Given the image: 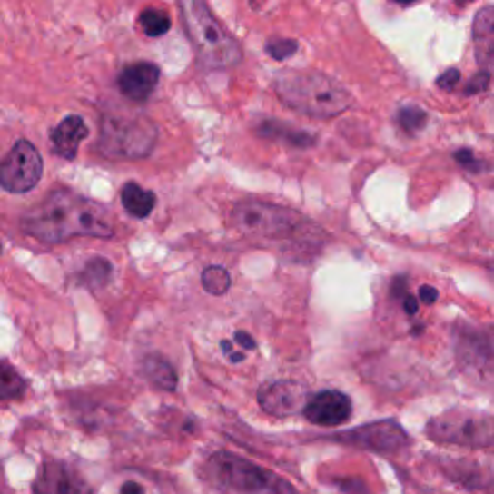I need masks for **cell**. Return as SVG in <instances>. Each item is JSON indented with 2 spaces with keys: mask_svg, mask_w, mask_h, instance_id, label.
Returning <instances> with one entry per match:
<instances>
[{
  "mask_svg": "<svg viewBox=\"0 0 494 494\" xmlns=\"http://www.w3.org/2000/svg\"><path fill=\"white\" fill-rule=\"evenodd\" d=\"M228 360H230L232 363H240V361H243V360H245V355H243V353H240V351H232V353L228 355Z\"/></svg>",
  "mask_w": 494,
  "mask_h": 494,
  "instance_id": "34",
  "label": "cell"
},
{
  "mask_svg": "<svg viewBox=\"0 0 494 494\" xmlns=\"http://www.w3.org/2000/svg\"><path fill=\"white\" fill-rule=\"evenodd\" d=\"M458 367L469 380L494 389V329L459 327L454 332Z\"/></svg>",
  "mask_w": 494,
  "mask_h": 494,
  "instance_id": "8",
  "label": "cell"
},
{
  "mask_svg": "<svg viewBox=\"0 0 494 494\" xmlns=\"http://www.w3.org/2000/svg\"><path fill=\"white\" fill-rule=\"evenodd\" d=\"M303 415L315 425L338 427L351 417V400L340 390H322L307 400Z\"/></svg>",
  "mask_w": 494,
  "mask_h": 494,
  "instance_id": "13",
  "label": "cell"
},
{
  "mask_svg": "<svg viewBox=\"0 0 494 494\" xmlns=\"http://www.w3.org/2000/svg\"><path fill=\"white\" fill-rule=\"evenodd\" d=\"M120 494H143V489H142V485H137L133 481H128V483L122 485Z\"/></svg>",
  "mask_w": 494,
  "mask_h": 494,
  "instance_id": "33",
  "label": "cell"
},
{
  "mask_svg": "<svg viewBox=\"0 0 494 494\" xmlns=\"http://www.w3.org/2000/svg\"><path fill=\"white\" fill-rule=\"evenodd\" d=\"M157 135V126L147 116L114 108L106 111L101 120L97 147L106 159L137 161L149 157Z\"/></svg>",
  "mask_w": 494,
  "mask_h": 494,
  "instance_id": "5",
  "label": "cell"
},
{
  "mask_svg": "<svg viewBox=\"0 0 494 494\" xmlns=\"http://www.w3.org/2000/svg\"><path fill=\"white\" fill-rule=\"evenodd\" d=\"M392 3H396V5H404V6H408V5H415V3H420V0H392Z\"/></svg>",
  "mask_w": 494,
  "mask_h": 494,
  "instance_id": "36",
  "label": "cell"
},
{
  "mask_svg": "<svg viewBox=\"0 0 494 494\" xmlns=\"http://www.w3.org/2000/svg\"><path fill=\"white\" fill-rule=\"evenodd\" d=\"M234 338H236V342L240 344V348H243V350H255L257 348L255 340L250 334H247V332H243V331H238Z\"/></svg>",
  "mask_w": 494,
  "mask_h": 494,
  "instance_id": "31",
  "label": "cell"
},
{
  "mask_svg": "<svg viewBox=\"0 0 494 494\" xmlns=\"http://www.w3.org/2000/svg\"><path fill=\"white\" fill-rule=\"evenodd\" d=\"M143 373L154 386H157V389L166 390V392L176 390V386H178L176 369L166 358H163V355H159V353L147 355V358L143 360Z\"/></svg>",
  "mask_w": 494,
  "mask_h": 494,
  "instance_id": "18",
  "label": "cell"
},
{
  "mask_svg": "<svg viewBox=\"0 0 494 494\" xmlns=\"http://www.w3.org/2000/svg\"><path fill=\"white\" fill-rule=\"evenodd\" d=\"M207 479L221 489L240 494H298L286 479L232 452H216L205 466Z\"/></svg>",
  "mask_w": 494,
  "mask_h": 494,
  "instance_id": "6",
  "label": "cell"
},
{
  "mask_svg": "<svg viewBox=\"0 0 494 494\" xmlns=\"http://www.w3.org/2000/svg\"><path fill=\"white\" fill-rule=\"evenodd\" d=\"M178 6L201 64L209 70H230L240 64V43L216 20L207 0H178Z\"/></svg>",
  "mask_w": 494,
  "mask_h": 494,
  "instance_id": "4",
  "label": "cell"
},
{
  "mask_svg": "<svg viewBox=\"0 0 494 494\" xmlns=\"http://www.w3.org/2000/svg\"><path fill=\"white\" fill-rule=\"evenodd\" d=\"M489 271H490V272H494V261H490V262H489Z\"/></svg>",
  "mask_w": 494,
  "mask_h": 494,
  "instance_id": "37",
  "label": "cell"
},
{
  "mask_svg": "<svg viewBox=\"0 0 494 494\" xmlns=\"http://www.w3.org/2000/svg\"><path fill=\"white\" fill-rule=\"evenodd\" d=\"M298 43L291 41V39H276V41H271L269 46H267V53L274 58V60H286L290 56H293L298 53Z\"/></svg>",
  "mask_w": 494,
  "mask_h": 494,
  "instance_id": "25",
  "label": "cell"
},
{
  "mask_svg": "<svg viewBox=\"0 0 494 494\" xmlns=\"http://www.w3.org/2000/svg\"><path fill=\"white\" fill-rule=\"evenodd\" d=\"M89 135V130L82 116L72 114L62 120L58 126L51 132V145L58 157L74 161L84 139Z\"/></svg>",
  "mask_w": 494,
  "mask_h": 494,
  "instance_id": "16",
  "label": "cell"
},
{
  "mask_svg": "<svg viewBox=\"0 0 494 494\" xmlns=\"http://www.w3.org/2000/svg\"><path fill=\"white\" fill-rule=\"evenodd\" d=\"M259 135L271 137V139H284V142H288L290 145L301 147V149L315 145V135L307 133V132L290 130L288 126L284 128L282 122H274V120H267L265 124H261V126H259Z\"/></svg>",
  "mask_w": 494,
  "mask_h": 494,
  "instance_id": "19",
  "label": "cell"
},
{
  "mask_svg": "<svg viewBox=\"0 0 494 494\" xmlns=\"http://www.w3.org/2000/svg\"><path fill=\"white\" fill-rule=\"evenodd\" d=\"M43 176V159L35 145L20 139L0 163V185L10 193H27Z\"/></svg>",
  "mask_w": 494,
  "mask_h": 494,
  "instance_id": "9",
  "label": "cell"
},
{
  "mask_svg": "<svg viewBox=\"0 0 494 494\" xmlns=\"http://www.w3.org/2000/svg\"><path fill=\"white\" fill-rule=\"evenodd\" d=\"M259 406L274 417H286L303 411L307 404V389L296 380H274L261 386Z\"/></svg>",
  "mask_w": 494,
  "mask_h": 494,
  "instance_id": "12",
  "label": "cell"
},
{
  "mask_svg": "<svg viewBox=\"0 0 494 494\" xmlns=\"http://www.w3.org/2000/svg\"><path fill=\"white\" fill-rule=\"evenodd\" d=\"M35 494H93V489L66 461L46 459L34 483Z\"/></svg>",
  "mask_w": 494,
  "mask_h": 494,
  "instance_id": "11",
  "label": "cell"
},
{
  "mask_svg": "<svg viewBox=\"0 0 494 494\" xmlns=\"http://www.w3.org/2000/svg\"><path fill=\"white\" fill-rule=\"evenodd\" d=\"M454 159L466 168L469 170V173H479V168H481V164H479V161L475 159V154L469 151V149H459L454 153Z\"/></svg>",
  "mask_w": 494,
  "mask_h": 494,
  "instance_id": "26",
  "label": "cell"
},
{
  "mask_svg": "<svg viewBox=\"0 0 494 494\" xmlns=\"http://www.w3.org/2000/svg\"><path fill=\"white\" fill-rule=\"evenodd\" d=\"M22 226L25 234L44 243H60L72 238H113V214L97 201L68 188H58L39 205L25 212Z\"/></svg>",
  "mask_w": 494,
  "mask_h": 494,
  "instance_id": "1",
  "label": "cell"
},
{
  "mask_svg": "<svg viewBox=\"0 0 494 494\" xmlns=\"http://www.w3.org/2000/svg\"><path fill=\"white\" fill-rule=\"evenodd\" d=\"M331 440L358 446V448H363V450L379 452V454H396L401 450V448H406L410 442L406 430L392 420L375 421L363 427H355L344 432H338V435L331 437Z\"/></svg>",
  "mask_w": 494,
  "mask_h": 494,
  "instance_id": "10",
  "label": "cell"
},
{
  "mask_svg": "<svg viewBox=\"0 0 494 494\" xmlns=\"http://www.w3.org/2000/svg\"><path fill=\"white\" fill-rule=\"evenodd\" d=\"M120 199H122L124 209H126V212L133 216V219H147L154 209V203H157L154 193L149 190H143L142 185L135 182H128L126 185H124Z\"/></svg>",
  "mask_w": 494,
  "mask_h": 494,
  "instance_id": "17",
  "label": "cell"
},
{
  "mask_svg": "<svg viewBox=\"0 0 494 494\" xmlns=\"http://www.w3.org/2000/svg\"><path fill=\"white\" fill-rule=\"evenodd\" d=\"M489 80H490V74H487V72L481 70V74H477V75L473 77V80L468 84L466 93H468V95H475V93L485 91L487 85H489Z\"/></svg>",
  "mask_w": 494,
  "mask_h": 494,
  "instance_id": "28",
  "label": "cell"
},
{
  "mask_svg": "<svg viewBox=\"0 0 494 494\" xmlns=\"http://www.w3.org/2000/svg\"><path fill=\"white\" fill-rule=\"evenodd\" d=\"M201 284H203V290L211 296H224L232 286V278L224 267L211 265L201 272Z\"/></svg>",
  "mask_w": 494,
  "mask_h": 494,
  "instance_id": "22",
  "label": "cell"
},
{
  "mask_svg": "<svg viewBox=\"0 0 494 494\" xmlns=\"http://www.w3.org/2000/svg\"><path fill=\"white\" fill-rule=\"evenodd\" d=\"M0 252H3V245H0Z\"/></svg>",
  "mask_w": 494,
  "mask_h": 494,
  "instance_id": "39",
  "label": "cell"
},
{
  "mask_svg": "<svg viewBox=\"0 0 494 494\" xmlns=\"http://www.w3.org/2000/svg\"><path fill=\"white\" fill-rule=\"evenodd\" d=\"M221 348H222V351H224L226 355H230V353H232V342H228V340H222V342H221Z\"/></svg>",
  "mask_w": 494,
  "mask_h": 494,
  "instance_id": "35",
  "label": "cell"
},
{
  "mask_svg": "<svg viewBox=\"0 0 494 494\" xmlns=\"http://www.w3.org/2000/svg\"><path fill=\"white\" fill-rule=\"evenodd\" d=\"M232 222L247 238L282 245L288 255L313 257L327 242L324 232L298 211L265 201H242L232 211Z\"/></svg>",
  "mask_w": 494,
  "mask_h": 494,
  "instance_id": "2",
  "label": "cell"
},
{
  "mask_svg": "<svg viewBox=\"0 0 494 494\" xmlns=\"http://www.w3.org/2000/svg\"><path fill=\"white\" fill-rule=\"evenodd\" d=\"M458 3H469V0H458Z\"/></svg>",
  "mask_w": 494,
  "mask_h": 494,
  "instance_id": "38",
  "label": "cell"
},
{
  "mask_svg": "<svg viewBox=\"0 0 494 494\" xmlns=\"http://www.w3.org/2000/svg\"><path fill=\"white\" fill-rule=\"evenodd\" d=\"M392 296L396 300H404L408 296V281L406 276H398L392 282Z\"/></svg>",
  "mask_w": 494,
  "mask_h": 494,
  "instance_id": "29",
  "label": "cell"
},
{
  "mask_svg": "<svg viewBox=\"0 0 494 494\" xmlns=\"http://www.w3.org/2000/svg\"><path fill=\"white\" fill-rule=\"evenodd\" d=\"M25 389L27 384L18 370L8 363H0V400L22 398Z\"/></svg>",
  "mask_w": 494,
  "mask_h": 494,
  "instance_id": "20",
  "label": "cell"
},
{
  "mask_svg": "<svg viewBox=\"0 0 494 494\" xmlns=\"http://www.w3.org/2000/svg\"><path fill=\"white\" fill-rule=\"evenodd\" d=\"M427 437L463 448L494 446V417L475 410H448L429 421Z\"/></svg>",
  "mask_w": 494,
  "mask_h": 494,
  "instance_id": "7",
  "label": "cell"
},
{
  "mask_svg": "<svg viewBox=\"0 0 494 494\" xmlns=\"http://www.w3.org/2000/svg\"><path fill=\"white\" fill-rule=\"evenodd\" d=\"M401 303H404V311L410 317L417 315V311H420V301H417L413 296H410V293H408V296L404 298V301H401Z\"/></svg>",
  "mask_w": 494,
  "mask_h": 494,
  "instance_id": "32",
  "label": "cell"
},
{
  "mask_svg": "<svg viewBox=\"0 0 494 494\" xmlns=\"http://www.w3.org/2000/svg\"><path fill=\"white\" fill-rule=\"evenodd\" d=\"M137 24L142 25L143 34L149 37H163L166 31L170 29V18L168 14L163 10H154V8H147L142 14H139Z\"/></svg>",
  "mask_w": 494,
  "mask_h": 494,
  "instance_id": "23",
  "label": "cell"
},
{
  "mask_svg": "<svg viewBox=\"0 0 494 494\" xmlns=\"http://www.w3.org/2000/svg\"><path fill=\"white\" fill-rule=\"evenodd\" d=\"M459 82V70L456 68H448L446 72L440 74V77L437 80V85L444 91H452L456 87V84Z\"/></svg>",
  "mask_w": 494,
  "mask_h": 494,
  "instance_id": "27",
  "label": "cell"
},
{
  "mask_svg": "<svg viewBox=\"0 0 494 494\" xmlns=\"http://www.w3.org/2000/svg\"><path fill=\"white\" fill-rule=\"evenodd\" d=\"M437 298H439L437 288H432V286H421V288H420V300H421L423 303L432 305V303L437 301Z\"/></svg>",
  "mask_w": 494,
  "mask_h": 494,
  "instance_id": "30",
  "label": "cell"
},
{
  "mask_svg": "<svg viewBox=\"0 0 494 494\" xmlns=\"http://www.w3.org/2000/svg\"><path fill=\"white\" fill-rule=\"evenodd\" d=\"M475 58L483 72L494 74V6L477 12L473 22Z\"/></svg>",
  "mask_w": 494,
  "mask_h": 494,
  "instance_id": "15",
  "label": "cell"
},
{
  "mask_svg": "<svg viewBox=\"0 0 494 494\" xmlns=\"http://www.w3.org/2000/svg\"><path fill=\"white\" fill-rule=\"evenodd\" d=\"M274 91L288 108L307 118L332 120L351 106V93L332 77L313 70H284L274 77Z\"/></svg>",
  "mask_w": 494,
  "mask_h": 494,
  "instance_id": "3",
  "label": "cell"
},
{
  "mask_svg": "<svg viewBox=\"0 0 494 494\" xmlns=\"http://www.w3.org/2000/svg\"><path fill=\"white\" fill-rule=\"evenodd\" d=\"M161 70L153 62H133L118 75V89L133 103H145L159 85Z\"/></svg>",
  "mask_w": 494,
  "mask_h": 494,
  "instance_id": "14",
  "label": "cell"
},
{
  "mask_svg": "<svg viewBox=\"0 0 494 494\" xmlns=\"http://www.w3.org/2000/svg\"><path fill=\"white\" fill-rule=\"evenodd\" d=\"M113 267L111 262L103 257H95L87 261V265L82 271V282L89 288H103L111 281Z\"/></svg>",
  "mask_w": 494,
  "mask_h": 494,
  "instance_id": "21",
  "label": "cell"
},
{
  "mask_svg": "<svg viewBox=\"0 0 494 494\" xmlns=\"http://www.w3.org/2000/svg\"><path fill=\"white\" fill-rule=\"evenodd\" d=\"M398 124L408 133H417L425 128L427 124V113L420 106H404L398 113Z\"/></svg>",
  "mask_w": 494,
  "mask_h": 494,
  "instance_id": "24",
  "label": "cell"
}]
</instances>
